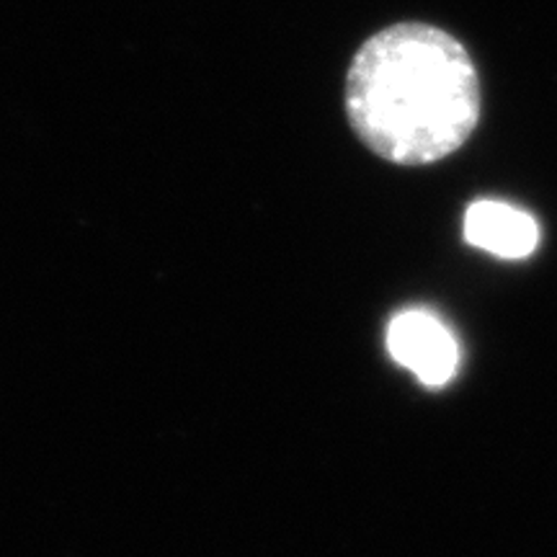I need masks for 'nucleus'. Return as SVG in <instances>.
Segmentation results:
<instances>
[{"label": "nucleus", "instance_id": "obj_1", "mask_svg": "<svg viewBox=\"0 0 557 557\" xmlns=\"http://www.w3.org/2000/svg\"><path fill=\"white\" fill-rule=\"evenodd\" d=\"M344 109L369 152L403 169L434 165L475 135L480 73L455 34L400 21L364 39L346 70Z\"/></svg>", "mask_w": 557, "mask_h": 557}, {"label": "nucleus", "instance_id": "obj_3", "mask_svg": "<svg viewBox=\"0 0 557 557\" xmlns=\"http://www.w3.org/2000/svg\"><path fill=\"white\" fill-rule=\"evenodd\" d=\"M465 240L496 259H529L540 246V222L524 209L496 199L472 201L465 212Z\"/></svg>", "mask_w": 557, "mask_h": 557}, {"label": "nucleus", "instance_id": "obj_2", "mask_svg": "<svg viewBox=\"0 0 557 557\" xmlns=\"http://www.w3.org/2000/svg\"><path fill=\"white\" fill-rule=\"evenodd\" d=\"M387 351L426 387L447 385L459 364L457 338L429 310H403L389 320Z\"/></svg>", "mask_w": 557, "mask_h": 557}]
</instances>
